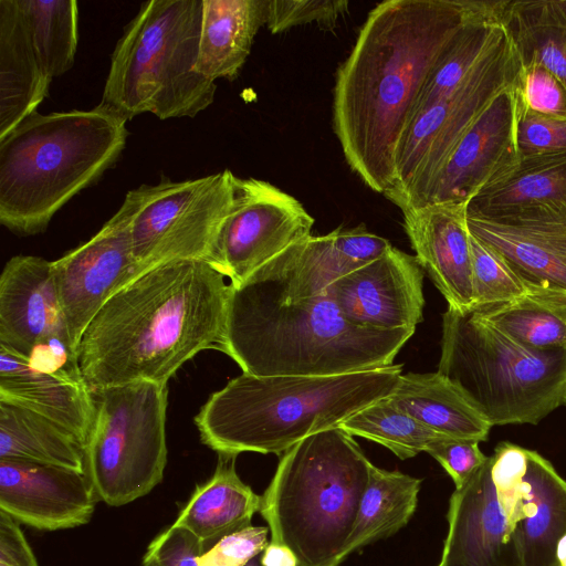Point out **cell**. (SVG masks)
<instances>
[{
	"mask_svg": "<svg viewBox=\"0 0 566 566\" xmlns=\"http://www.w3.org/2000/svg\"><path fill=\"white\" fill-rule=\"evenodd\" d=\"M503 1L387 0L368 13L336 72L333 127L349 168L371 190L392 187L400 140L446 50Z\"/></svg>",
	"mask_w": 566,
	"mask_h": 566,
	"instance_id": "cell-1",
	"label": "cell"
},
{
	"mask_svg": "<svg viewBox=\"0 0 566 566\" xmlns=\"http://www.w3.org/2000/svg\"><path fill=\"white\" fill-rule=\"evenodd\" d=\"M231 286L203 260L157 264L112 295L76 348L91 390L138 381L168 385L198 353L221 342Z\"/></svg>",
	"mask_w": 566,
	"mask_h": 566,
	"instance_id": "cell-2",
	"label": "cell"
},
{
	"mask_svg": "<svg viewBox=\"0 0 566 566\" xmlns=\"http://www.w3.org/2000/svg\"><path fill=\"white\" fill-rule=\"evenodd\" d=\"M413 333L355 325L325 291L295 292L260 268L231 286L217 349L252 376H328L394 365Z\"/></svg>",
	"mask_w": 566,
	"mask_h": 566,
	"instance_id": "cell-3",
	"label": "cell"
},
{
	"mask_svg": "<svg viewBox=\"0 0 566 566\" xmlns=\"http://www.w3.org/2000/svg\"><path fill=\"white\" fill-rule=\"evenodd\" d=\"M402 365L328 376L231 379L195 417L200 440L218 455H282L306 437L338 427L392 394Z\"/></svg>",
	"mask_w": 566,
	"mask_h": 566,
	"instance_id": "cell-4",
	"label": "cell"
},
{
	"mask_svg": "<svg viewBox=\"0 0 566 566\" xmlns=\"http://www.w3.org/2000/svg\"><path fill=\"white\" fill-rule=\"evenodd\" d=\"M127 136L126 122L97 106L28 116L0 138V223L18 235L45 231L117 161Z\"/></svg>",
	"mask_w": 566,
	"mask_h": 566,
	"instance_id": "cell-5",
	"label": "cell"
},
{
	"mask_svg": "<svg viewBox=\"0 0 566 566\" xmlns=\"http://www.w3.org/2000/svg\"><path fill=\"white\" fill-rule=\"evenodd\" d=\"M371 465L339 427L298 441L281 455L261 495L270 541L287 546L298 566H340Z\"/></svg>",
	"mask_w": 566,
	"mask_h": 566,
	"instance_id": "cell-6",
	"label": "cell"
},
{
	"mask_svg": "<svg viewBox=\"0 0 566 566\" xmlns=\"http://www.w3.org/2000/svg\"><path fill=\"white\" fill-rule=\"evenodd\" d=\"M203 0H149L126 25L111 57L98 108L124 119L195 117L216 82L197 69Z\"/></svg>",
	"mask_w": 566,
	"mask_h": 566,
	"instance_id": "cell-7",
	"label": "cell"
},
{
	"mask_svg": "<svg viewBox=\"0 0 566 566\" xmlns=\"http://www.w3.org/2000/svg\"><path fill=\"white\" fill-rule=\"evenodd\" d=\"M438 371L492 426L537 424L566 406V350L527 347L472 312L443 313Z\"/></svg>",
	"mask_w": 566,
	"mask_h": 566,
	"instance_id": "cell-8",
	"label": "cell"
},
{
	"mask_svg": "<svg viewBox=\"0 0 566 566\" xmlns=\"http://www.w3.org/2000/svg\"><path fill=\"white\" fill-rule=\"evenodd\" d=\"M91 391L94 418L84 472L99 502L123 506L164 479L168 386L138 381Z\"/></svg>",
	"mask_w": 566,
	"mask_h": 566,
	"instance_id": "cell-9",
	"label": "cell"
},
{
	"mask_svg": "<svg viewBox=\"0 0 566 566\" xmlns=\"http://www.w3.org/2000/svg\"><path fill=\"white\" fill-rule=\"evenodd\" d=\"M235 176L206 177L128 191L118 211L128 223L134 256L144 271L174 260L209 263L233 203Z\"/></svg>",
	"mask_w": 566,
	"mask_h": 566,
	"instance_id": "cell-10",
	"label": "cell"
},
{
	"mask_svg": "<svg viewBox=\"0 0 566 566\" xmlns=\"http://www.w3.org/2000/svg\"><path fill=\"white\" fill-rule=\"evenodd\" d=\"M521 69L505 30L453 93L411 118L397 149L394 185L384 196L400 210L410 206L479 115L501 92L516 83Z\"/></svg>",
	"mask_w": 566,
	"mask_h": 566,
	"instance_id": "cell-11",
	"label": "cell"
},
{
	"mask_svg": "<svg viewBox=\"0 0 566 566\" xmlns=\"http://www.w3.org/2000/svg\"><path fill=\"white\" fill-rule=\"evenodd\" d=\"M314 218L293 196L255 179H234L233 203L209 263L238 287L292 244L312 235Z\"/></svg>",
	"mask_w": 566,
	"mask_h": 566,
	"instance_id": "cell-12",
	"label": "cell"
},
{
	"mask_svg": "<svg viewBox=\"0 0 566 566\" xmlns=\"http://www.w3.org/2000/svg\"><path fill=\"white\" fill-rule=\"evenodd\" d=\"M0 348L46 371L75 370L52 261L15 255L0 275Z\"/></svg>",
	"mask_w": 566,
	"mask_h": 566,
	"instance_id": "cell-13",
	"label": "cell"
},
{
	"mask_svg": "<svg viewBox=\"0 0 566 566\" xmlns=\"http://www.w3.org/2000/svg\"><path fill=\"white\" fill-rule=\"evenodd\" d=\"M52 271L76 353L81 336L96 313L144 269L134 256L127 220L117 210L88 241L52 261Z\"/></svg>",
	"mask_w": 566,
	"mask_h": 566,
	"instance_id": "cell-14",
	"label": "cell"
},
{
	"mask_svg": "<svg viewBox=\"0 0 566 566\" xmlns=\"http://www.w3.org/2000/svg\"><path fill=\"white\" fill-rule=\"evenodd\" d=\"M517 82L501 92L479 115L439 172L407 208L444 202L468 203L518 161Z\"/></svg>",
	"mask_w": 566,
	"mask_h": 566,
	"instance_id": "cell-15",
	"label": "cell"
},
{
	"mask_svg": "<svg viewBox=\"0 0 566 566\" xmlns=\"http://www.w3.org/2000/svg\"><path fill=\"white\" fill-rule=\"evenodd\" d=\"M468 227L527 284L566 291V206L468 213Z\"/></svg>",
	"mask_w": 566,
	"mask_h": 566,
	"instance_id": "cell-16",
	"label": "cell"
},
{
	"mask_svg": "<svg viewBox=\"0 0 566 566\" xmlns=\"http://www.w3.org/2000/svg\"><path fill=\"white\" fill-rule=\"evenodd\" d=\"M423 275L416 256L391 245L378 259L335 280L325 292L355 325L415 329L422 321Z\"/></svg>",
	"mask_w": 566,
	"mask_h": 566,
	"instance_id": "cell-17",
	"label": "cell"
},
{
	"mask_svg": "<svg viewBox=\"0 0 566 566\" xmlns=\"http://www.w3.org/2000/svg\"><path fill=\"white\" fill-rule=\"evenodd\" d=\"M97 502L83 471L0 459V511L20 525L43 532L83 526Z\"/></svg>",
	"mask_w": 566,
	"mask_h": 566,
	"instance_id": "cell-18",
	"label": "cell"
},
{
	"mask_svg": "<svg viewBox=\"0 0 566 566\" xmlns=\"http://www.w3.org/2000/svg\"><path fill=\"white\" fill-rule=\"evenodd\" d=\"M403 227L416 259L448 303L473 308L471 233L468 203L444 202L402 209Z\"/></svg>",
	"mask_w": 566,
	"mask_h": 566,
	"instance_id": "cell-19",
	"label": "cell"
},
{
	"mask_svg": "<svg viewBox=\"0 0 566 566\" xmlns=\"http://www.w3.org/2000/svg\"><path fill=\"white\" fill-rule=\"evenodd\" d=\"M438 566H516L489 458L450 497L448 534Z\"/></svg>",
	"mask_w": 566,
	"mask_h": 566,
	"instance_id": "cell-20",
	"label": "cell"
},
{
	"mask_svg": "<svg viewBox=\"0 0 566 566\" xmlns=\"http://www.w3.org/2000/svg\"><path fill=\"white\" fill-rule=\"evenodd\" d=\"M0 401L42 415L86 444L94 400L81 374L42 370L0 348Z\"/></svg>",
	"mask_w": 566,
	"mask_h": 566,
	"instance_id": "cell-21",
	"label": "cell"
},
{
	"mask_svg": "<svg viewBox=\"0 0 566 566\" xmlns=\"http://www.w3.org/2000/svg\"><path fill=\"white\" fill-rule=\"evenodd\" d=\"M566 534V480L542 454L530 450L521 500L511 530L516 566H555Z\"/></svg>",
	"mask_w": 566,
	"mask_h": 566,
	"instance_id": "cell-22",
	"label": "cell"
},
{
	"mask_svg": "<svg viewBox=\"0 0 566 566\" xmlns=\"http://www.w3.org/2000/svg\"><path fill=\"white\" fill-rule=\"evenodd\" d=\"M51 81L35 53L18 0H0V138L36 112Z\"/></svg>",
	"mask_w": 566,
	"mask_h": 566,
	"instance_id": "cell-23",
	"label": "cell"
},
{
	"mask_svg": "<svg viewBox=\"0 0 566 566\" xmlns=\"http://www.w3.org/2000/svg\"><path fill=\"white\" fill-rule=\"evenodd\" d=\"M235 458L219 455L212 475L192 491L172 525L192 533L205 552L220 538L252 524L261 495L239 476Z\"/></svg>",
	"mask_w": 566,
	"mask_h": 566,
	"instance_id": "cell-24",
	"label": "cell"
},
{
	"mask_svg": "<svg viewBox=\"0 0 566 566\" xmlns=\"http://www.w3.org/2000/svg\"><path fill=\"white\" fill-rule=\"evenodd\" d=\"M388 398L426 427L450 438L486 441L493 427L468 394L439 371L401 375Z\"/></svg>",
	"mask_w": 566,
	"mask_h": 566,
	"instance_id": "cell-25",
	"label": "cell"
},
{
	"mask_svg": "<svg viewBox=\"0 0 566 566\" xmlns=\"http://www.w3.org/2000/svg\"><path fill=\"white\" fill-rule=\"evenodd\" d=\"M268 0H203L198 71L212 81H233L245 63Z\"/></svg>",
	"mask_w": 566,
	"mask_h": 566,
	"instance_id": "cell-26",
	"label": "cell"
},
{
	"mask_svg": "<svg viewBox=\"0 0 566 566\" xmlns=\"http://www.w3.org/2000/svg\"><path fill=\"white\" fill-rule=\"evenodd\" d=\"M566 206V151L520 158L469 202L468 213Z\"/></svg>",
	"mask_w": 566,
	"mask_h": 566,
	"instance_id": "cell-27",
	"label": "cell"
},
{
	"mask_svg": "<svg viewBox=\"0 0 566 566\" xmlns=\"http://www.w3.org/2000/svg\"><path fill=\"white\" fill-rule=\"evenodd\" d=\"M421 479L371 465L352 532L342 549L340 564L364 546L387 538L412 517Z\"/></svg>",
	"mask_w": 566,
	"mask_h": 566,
	"instance_id": "cell-28",
	"label": "cell"
},
{
	"mask_svg": "<svg viewBox=\"0 0 566 566\" xmlns=\"http://www.w3.org/2000/svg\"><path fill=\"white\" fill-rule=\"evenodd\" d=\"M0 459L84 472L85 444L53 420L0 401Z\"/></svg>",
	"mask_w": 566,
	"mask_h": 566,
	"instance_id": "cell-29",
	"label": "cell"
},
{
	"mask_svg": "<svg viewBox=\"0 0 566 566\" xmlns=\"http://www.w3.org/2000/svg\"><path fill=\"white\" fill-rule=\"evenodd\" d=\"M502 23L522 66L539 64L566 86V9L562 0H507Z\"/></svg>",
	"mask_w": 566,
	"mask_h": 566,
	"instance_id": "cell-30",
	"label": "cell"
},
{
	"mask_svg": "<svg viewBox=\"0 0 566 566\" xmlns=\"http://www.w3.org/2000/svg\"><path fill=\"white\" fill-rule=\"evenodd\" d=\"M472 313L527 347L566 350V291L531 285L514 302Z\"/></svg>",
	"mask_w": 566,
	"mask_h": 566,
	"instance_id": "cell-31",
	"label": "cell"
},
{
	"mask_svg": "<svg viewBox=\"0 0 566 566\" xmlns=\"http://www.w3.org/2000/svg\"><path fill=\"white\" fill-rule=\"evenodd\" d=\"M18 4L45 74L53 80L66 73L77 48V1L18 0Z\"/></svg>",
	"mask_w": 566,
	"mask_h": 566,
	"instance_id": "cell-32",
	"label": "cell"
},
{
	"mask_svg": "<svg viewBox=\"0 0 566 566\" xmlns=\"http://www.w3.org/2000/svg\"><path fill=\"white\" fill-rule=\"evenodd\" d=\"M338 427L353 437L384 446L401 460L427 452L433 443L447 437L399 409L388 397L367 406Z\"/></svg>",
	"mask_w": 566,
	"mask_h": 566,
	"instance_id": "cell-33",
	"label": "cell"
},
{
	"mask_svg": "<svg viewBox=\"0 0 566 566\" xmlns=\"http://www.w3.org/2000/svg\"><path fill=\"white\" fill-rule=\"evenodd\" d=\"M472 311L514 302L525 296L531 285L494 250L471 234ZM471 311V312H472Z\"/></svg>",
	"mask_w": 566,
	"mask_h": 566,
	"instance_id": "cell-34",
	"label": "cell"
},
{
	"mask_svg": "<svg viewBox=\"0 0 566 566\" xmlns=\"http://www.w3.org/2000/svg\"><path fill=\"white\" fill-rule=\"evenodd\" d=\"M348 7L346 0H268L265 25L271 33L308 23L332 30Z\"/></svg>",
	"mask_w": 566,
	"mask_h": 566,
	"instance_id": "cell-35",
	"label": "cell"
},
{
	"mask_svg": "<svg viewBox=\"0 0 566 566\" xmlns=\"http://www.w3.org/2000/svg\"><path fill=\"white\" fill-rule=\"evenodd\" d=\"M530 450L509 441L500 442L489 455L491 478L497 501L512 530L518 503L523 478L527 469Z\"/></svg>",
	"mask_w": 566,
	"mask_h": 566,
	"instance_id": "cell-36",
	"label": "cell"
},
{
	"mask_svg": "<svg viewBox=\"0 0 566 566\" xmlns=\"http://www.w3.org/2000/svg\"><path fill=\"white\" fill-rule=\"evenodd\" d=\"M516 148L520 158L566 151V120L525 107L518 94Z\"/></svg>",
	"mask_w": 566,
	"mask_h": 566,
	"instance_id": "cell-37",
	"label": "cell"
},
{
	"mask_svg": "<svg viewBox=\"0 0 566 566\" xmlns=\"http://www.w3.org/2000/svg\"><path fill=\"white\" fill-rule=\"evenodd\" d=\"M517 88L525 107L566 120V86L544 66H522Z\"/></svg>",
	"mask_w": 566,
	"mask_h": 566,
	"instance_id": "cell-38",
	"label": "cell"
},
{
	"mask_svg": "<svg viewBox=\"0 0 566 566\" xmlns=\"http://www.w3.org/2000/svg\"><path fill=\"white\" fill-rule=\"evenodd\" d=\"M269 527L248 525L220 538L198 559V566H244L269 545Z\"/></svg>",
	"mask_w": 566,
	"mask_h": 566,
	"instance_id": "cell-39",
	"label": "cell"
},
{
	"mask_svg": "<svg viewBox=\"0 0 566 566\" xmlns=\"http://www.w3.org/2000/svg\"><path fill=\"white\" fill-rule=\"evenodd\" d=\"M203 553L200 541L192 533L171 524L148 544L142 566H198Z\"/></svg>",
	"mask_w": 566,
	"mask_h": 566,
	"instance_id": "cell-40",
	"label": "cell"
},
{
	"mask_svg": "<svg viewBox=\"0 0 566 566\" xmlns=\"http://www.w3.org/2000/svg\"><path fill=\"white\" fill-rule=\"evenodd\" d=\"M479 441L446 437L433 443L427 451L452 479L455 489L464 485L486 462Z\"/></svg>",
	"mask_w": 566,
	"mask_h": 566,
	"instance_id": "cell-41",
	"label": "cell"
},
{
	"mask_svg": "<svg viewBox=\"0 0 566 566\" xmlns=\"http://www.w3.org/2000/svg\"><path fill=\"white\" fill-rule=\"evenodd\" d=\"M0 563L9 566H39L20 524L1 511Z\"/></svg>",
	"mask_w": 566,
	"mask_h": 566,
	"instance_id": "cell-42",
	"label": "cell"
},
{
	"mask_svg": "<svg viewBox=\"0 0 566 566\" xmlns=\"http://www.w3.org/2000/svg\"><path fill=\"white\" fill-rule=\"evenodd\" d=\"M260 559L262 566H298L295 554L287 546L271 541Z\"/></svg>",
	"mask_w": 566,
	"mask_h": 566,
	"instance_id": "cell-43",
	"label": "cell"
},
{
	"mask_svg": "<svg viewBox=\"0 0 566 566\" xmlns=\"http://www.w3.org/2000/svg\"><path fill=\"white\" fill-rule=\"evenodd\" d=\"M555 566H566V534L557 545Z\"/></svg>",
	"mask_w": 566,
	"mask_h": 566,
	"instance_id": "cell-44",
	"label": "cell"
},
{
	"mask_svg": "<svg viewBox=\"0 0 566 566\" xmlns=\"http://www.w3.org/2000/svg\"><path fill=\"white\" fill-rule=\"evenodd\" d=\"M261 555V554H260ZM260 555L251 559L249 563H247L244 566H262Z\"/></svg>",
	"mask_w": 566,
	"mask_h": 566,
	"instance_id": "cell-45",
	"label": "cell"
},
{
	"mask_svg": "<svg viewBox=\"0 0 566 566\" xmlns=\"http://www.w3.org/2000/svg\"><path fill=\"white\" fill-rule=\"evenodd\" d=\"M562 1H563V4H564V6H565V8H566V0H562Z\"/></svg>",
	"mask_w": 566,
	"mask_h": 566,
	"instance_id": "cell-46",
	"label": "cell"
},
{
	"mask_svg": "<svg viewBox=\"0 0 566 566\" xmlns=\"http://www.w3.org/2000/svg\"><path fill=\"white\" fill-rule=\"evenodd\" d=\"M0 566H9V565H6V564L0 563Z\"/></svg>",
	"mask_w": 566,
	"mask_h": 566,
	"instance_id": "cell-47",
	"label": "cell"
},
{
	"mask_svg": "<svg viewBox=\"0 0 566 566\" xmlns=\"http://www.w3.org/2000/svg\"><path fill=\"white\" fill-rule=\"evenodd\" d=\"M562 3H563V1H562ZM563 6H564V4H563ZM564 7H565V6H564ZM565 9H566V8H565Z\"/></svg>",
	"mask_w": 566,
	"mask_h": 566,
	"instance_id": "cell-48",
	"label": "cell"
}]
</instances>
